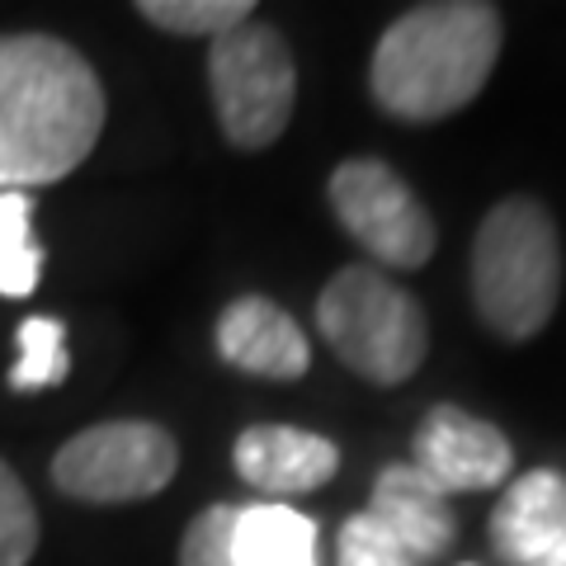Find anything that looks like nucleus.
Segmentation results:
<instances>
[{"instance_id":"obj_11","label":"nucleus","mask_w":566,"mask_h":566,"mask_svg":"<svg viewBox=\"0 0 566 566\" xmlns=\"http://www.w3.org/2000/svg\"><path fill=\"white\" fill-rule=\"evenodd\" d=\"M237 472L255 491L270 495H303L326 486L335 468H340V449L312 430H293V424H251L237 439Z\"/></svg>"},{"instance_id":"obj_4","label":"nucleus","mask_w":566,"mask_h":566,"mask_svg":"<svg viewBox=\"0 0 566 566\" xmlns=\"http://www.w3.org/2000/svg\"><path fill=\"white\" fill-rule=\"evenodd\" d=\"M316 326L354 374L382 387L411 378L430 345L420 303L368 264H349L326 283L316 303Z\"/></svg>"},{"instance_id":"obj_12","label":"nucleus","mask_w":566,"mask_h":566,"mask_svg":"<svg viewBox=\"0 0 566 566\" xmlns=\"http://www.w3.org/2000/svg\"><path fill=\"white\" fill-rule=\"evenodd\" d=\"M566 538V476L562 472H524L510 482L501 505L491 510V547L510 566L538 562L547 547Z\"/></svg>"},{"instance_id":"obj_13","label":"nucleus","mask_w":566,"mask_h":566,"mask_svg":"<svg viewBox=\"0 0 566 566\" xmlns=\"http://www.w3.org/2000/svg\"><path fill=\"white\" fill-rule=\"evenodd\" d=\"M232 553L237 566H322V557H316V524L303 510L279 501L237 510Z\"/></svg>"},{"instance_id":"obj_2","label":"nucleus","mask_w":566,"mask_h":566,"mask_svg":"<svg viewBox=\"0 0 566 566\" xmlns=\"http://www.w3.org/2000/svg\"><path fill=\"white\" fill-rule=\"evenodd\" d=\"M501 10L482 0H439L416 6L378 39L374 99L382 114L406 123H434L482 95L501 57Z\"/></svg>"},{"instance_id":"obj_8","label":"nucleus","mask_w":566,"mask_h":566,"mask_svg":"<svg viewBox=\"0 0 566 566\" xmlns=\"http://www.w3.org/2000/svg\"><path fill=\"white\" fill-rule=\"evenodd\" d=\"M416 468L444 495L491 491L510 476L515 453L495 424L468 416L463 406H434L416 430Z\"/></svg>"},{"instance_id":"obj_20","label":"nucleus","mask_w":566,"mask_h":566,"mask_svg":"<svg viewBox=\"0 0 566 566\" xmlns=\"http://www.w3.org/2000/svg\"><path fill=\"white\" fill-rule=\"evenodd\" d=\"M528 566H566V538H562V543H553L538 562H528Z\"/></svg>"},{"instance_id":"obj_7","label":"nucleus","mask_w":566,"mask_h":566,"mask_svg":"<svg viewBox=\"0 0 566 566\" xmlns=\"http://www.w3.org/2000/svg\"><path fill=\"white\" fill-rule=\"evenodd\" d=\"M331 208L340 227L364 245L368 255H378L387 270H420L434 255V222L416 189L387 161H345L331 175Z\"/></svg>"},{"instance_id":"obj_14","label":"nucleus","mask_w":566,"mask_h":566,"mask_svg":"<svg viewBox=\"0 0 566 566\" xmlns=\"http://www.w3.org/2000/svg\"><path fill=\"white\" fill-rule=\"evenodd\" d=\"M43 274V245L33 237V199L0 193V297H29Z\"/></svg>"},{"instance_id":"obj_5","label":"nucleus","mask_w":566,"mask_h":566,"mask_svg":"<svg viewBox=\"0 0 566 566\" xmlns=\"http://www.w3.org/2000/svg\"><path fill=\"white\" fill-rule=\"evenodd\" d=\"M208 85L218 109L222 137L241 151H260L283 137L297 104V66L283 33L245 20L241 29L212 39L208 48Z\"/></svg>"},{"instance_id":"obj_9","label":"nucleus","mask_w":566,"mask_h":566,"mask_svg":"<svg viewBox=\"0 0 566 566\" xmlns=\"http://www.w3.org/2000/svg\"><path fill=\"white\" fill-rule=\"evenodd\" d=\"M218 354L241 374L293 382L307 374L312 349L303 326L270 297H237L232 307L218 316Z\"/></svg>"},{"instance_id":"obj_18","label":"nucleus","mask_w":566,"mask_h":566,"mask_svg":"<svg viewBox=\"0 0 566 566\" xmlns=\"http://www.w3.org/2000/svg\"><path fill=\"white\" fill-rule=\"evenodd\" d=\"M335 566H416V557L387 534L374 515H354L340 528V547H335Z\"/></svg>"},{"instance_id":"obj_1","label":"nucleus","mask_w":566,"mask_h":566,"mask_svg":"<svg viewBox=\"0 0 566 566\" xmlns=\"http://www.w3.org/2000/svg\"><path fill=\"white\" fill-rule=\"evenodd\" d=\"M99 133L95 66L52 33H0V193L66 180Z\"/></svg>"},{"instance_id":"obj_17","label":"nucleus","mask_w":566,"mask_h":566,"mask_svg":"<svg viewBox=\"0 0 566 566\" xmlns=\"http://www.w3.org/2000/svg\"><path fill=\"white\" fill-rule=\"evenodd\" d=\"M33 547H39V510L10 463H0V566H29Z\"/></svg>"},{"instance_id":"obj_10","label":"nucleus","mask_w":566,"mask_h":566,"mask_svg":"<svg viewBox=\"0 0 566 566\" xmlns=\"http://www.w3.org/2000/svg\"><path fill=\"white\" fill-rule=\"evenodd\" d=\"M364 515H374L387 534L416 557V566L439 562L458 538V520L449 510V495L439 491L416 463H387L378 472Z\"/></svg>"},{"instance_id":"obj_3","label":"nucleus","mask_w":566,"mask_h":566,"mask_svg":"<svg viewBox=\"0 0 566 566\" xmlns=\"http://www.w3.org/2000/svg\"><path fill=\"white\" fill-rule=\"evenodd\" d=\"M472 297L482 322L505 340H528L557 312L562 297V237L534 199L495 203L472 245Z\"/></svg>"},{"instance_id":"obj_16","label":"nucleus","mask_w":566,"mask_h":566,"mask_svg":"<svg viewBox=\"0 0 566 566\" xmlns=\"http://www.w3.org/2000/svg\"><path fill=\"white\" fill-rule=\"evenodd\" d=\"M71 374L66 354V326L57 316H29L20 326V359L10 368L14 392H39V387H57Z\"/></svg>"},{"instance_id":"obj_6","label":"nucleus","mask_w":566,"mask_h":566,"mask_svg":"<svg viewBox=\"0 0 566 566\" xmlns=\"http://www.w3.org/2000/svg\"><path fill=\"white\" fill-rule=\"evenodd\" d=\"M180 468L175 439L151 420H104L71 434L52 458V482L71 501L85 505H123L147 501L170 486Z\"/></svg>"},{"instance_id":"obj_19","label":"nucleus","mask_w":566,"mask_h":566,"mask_svg":"<svg viewBox=\"0 0 566 566\" xmlns=\"http://www.w3.org/2000/svg\"><path fill=\"white\" fill-rule=\"evenodd\" d=\"M232 524H237V505H212L203 515H193L180 543V566H237Z\"/></svg>"},{"instance_id":"obj_15","label":"nucleus","mask_w":566,"mask_h":566,"mask_svg":"<svg viewBox=\"0 0 566 566\" xmlns=\"http://www.w3.org/2000/svg\"><path fill=\"white\" fill-rule=\"evenodd\" d=\"M137 14L166 33L185 39H222L255 14L251 0H142Z\"/></svg>"}]
</instances>
